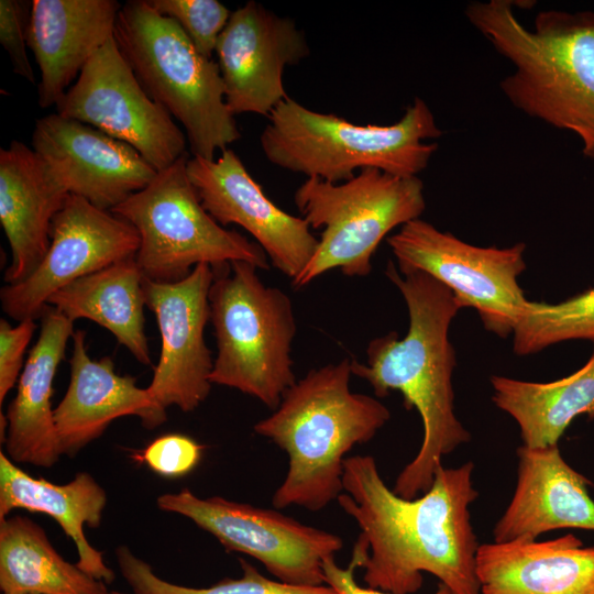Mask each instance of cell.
Listing matches in <instances>:
<instances>
[{
    "instance_id": "1",
    "label": "cell",
    "mask_w": 594,
    "mask_h": 594,
    "mask_svg": "<svg viewBox=\"0 0 594 594\" xmlns=\"http://www.w3.org/2000/svg\"><path fill=\"white\" fill-rule=\"evenodd\" d=\"M343 492L337 502L359 526L358 568L367 587L414 594L430 573L452 594H481L476 575L479 542L470 506L479 496L474 465L441 466L420 496H398L383 481L372 455L343 462Z\"/></svg>"
},
{
    "instance_id": "2",
    "label": "cell",
    "mask_w": 594,
    "mask_h": 594,
    "mask_svg": "<svg viewBox=\"0 0 594 594\" xmlns=\"http://www.w3.org/2000/svg\"><path fill=\"white\" fill-rule=\"evenodd\" d=\"M385 274L405 299L409 326L405 337L389 333L370 341L366 363L351 360L352 374L365 380L376 397L392 391L416 409L424 437L416 457L400 471L393 491L413 499L433 484L442 458L470 441L454 414L452 374L455 351L449 328L462 309L454 294L427 273L399 268L389 261Z\"/></svg>"
},
{
    "instance_id": "3",
    "label": "cell",
    "mask_w": 594,
    "mask_h": 594,
    "mask_svg": "<svg viewBox=\"0 0 594 594\" xmlns=\"http://www.w3.org/2000/svg\"><path fill=\"white\" fill-rule=\"evenodd\" d=\"M514 1H473L469 22L514 67L499 84L525 114L575 134L594 160V11H540L534 30L514 13Z\"/></svg>"
},
{
    "instance_id": "4",
    "label": "cell",
    "mask_w": 594,
    "mask_h": 594,
    "mask_svg": "<svg viewBox=\"0 0 594 594\" xmlns=\"http://www.w3.org/2000/svg\"><path fill=\"white\" fill-rule=\"evenodd\" d=\"M351 360L310 370L283 395L254 431L288 455L286 476L272 503L318 512L343 492V462L355 446L369 442L389 420L375 397L350 389Z\"/></svg>"
},
{
    "instance_id": "5",
    "label": "cell",
    "mask_w": 594,
    "mask_h": 594,
    "mask_svg": "<svg viewBox=\"0 0 594 594\" xmlns=\"http://www.w3.org/2000/svg\"><path fill=\"white\" fill-rule=\"evenodd\" d=\"M260 136L272 164L332 184L346 182L365 168L396 176H417L429 164L442 131L420 98L389 125H360L331 113L312 111L286 98L270 113Z\"/></svg>"
},
{
    "instance_id": "6",
    "label": "cell",
    "mask_w": 594,
    "mask_h": 594,
    "mask_svg": "<svg viewBox=\"0 0 594 594\" xmlns=\"http://www.w3.org/2000/svg\"><path fill=\"white\" fill-rule=\"evenodd\" d=\"M114 38L145 92L182 123L190 155L215 160L241 138L218 64L148 0L122 4Z\"/></svg>"
},
{
    "instance_id": "7",
    "label": "cell",
    "mask_w": 594,
    "mask_h": 594,
    "mask_svg": "<svg viewBox=\"0 0 594 594\" xmlns=\"http://www.w3.org/2000/svg\"><path fill=\"white\" fill-rule=\"evenodd\" d=\"M257 270L235 261L215 272L209 304L218 352L210 382L275 410L296 382L290 352L297 327L288 295L265 285Z\"/></svg>"
},
{
    "instance_id": "8",
    "label": "cell",
    "mask_w": 594,
    "mask_h": 594,
    "mask_svg": "<svg viewBox=\"0 0 594 594\" xmlns=\"http://www.w3.org/2000/svg\"><path fill=\"white\" fill-rule=\"evenodd\" d=\"M294 202L310 228L322 229L312 257L293 279L296 288L336 268L349 277L367 276L382 240L393 229L420 218L426 208L418 176L376 168L362 169L339 184L307 178L296 189Z\"/></svg>"
},
{
    "instance_id": "9",
    "label": "cell",
    "mask_w": 594,
    "mask_h": 594,
    "mask_svg": "<svg viewBox=\"0 0 594 594\" xmlns=\"http://www.w3.org/2000/svg\"><path fill=\"white\" fill-rule=\"evenodd\" d=\"M186 153L157 172L142 190L110 211L140 235L135 261L146 279L175 283L198 264L213 271L242 261L268 270L264 250L246 237L220 226L202 207L187 174Z\"/></svg>"
},
{
    "instance_id": "10",
    "label": "cell",
    "mask_w": 594,
    "mask_h": 594,
    "mask_svg": "<svg viewBox=\"0 0 594 594\" xmlns=\"http://www.w3.org/2000/svg\"><path fill=\"white\" fill-rule=\"evenodd\" d=\"M397 267L418 270L448 287L462 308H474L484 328L506 338L528 299L519 275L526 270L520 242L510 248L472 245L418 218L387 238Z\"/></svg>"
},
{
    "instance_id": "11",
    "label": "cell",
    "mask_w": 594,
    "mask_h": 594,
    "mask_svg": "<svg viewBox=\"0 0 594 594\" xmlns=\"http://www.w3.org/2000/svg\"><path fill=\"white\" fill-rule=\"evenodd\" d=\"M161 510L182 515L211 534L227 551L258 560L278 581L299 585L324 583L323 562L342 549L338 535L304 525L277 510L201 498L190 490L157 497Z\"/></svg>"
},
{
    "instance_id": "12",
    "label": "cell",
    "mask_w": 594,
    "mask_h": 594,
    "mask_svg": "<svg viewBox=\"0 0 594 594\" xmlns=\"http://www.w3.org/2000/svg\"><path fill=\"white\" fill-rule=\"evenodd\" d=\"M56 113L131 145L156 172L187 153L185 132L145 92L114 35L81 69Z\"/></svg>"
},
{
    "instance_id": "13",
    "label": "cell",
    "mask_w": 594,
    "mask_h": 594,
    "mask_svg": "<svg viewBox=\"0 0 594 594\" xmlns=\"http://www.w3.org/2000/svg\"><path fill=\"white\" fill-rule=\"evenodd\" d=\"M140 235L132 224L109 210L68 195L54 216L50 248L25 280L0 290L3 311L21 321L37 319L48 298L86 275L135 256Z\"/></svg>"
},
{
    "instance_id": "14",
    "label": "cell",
    "mask_w": 594,
    "mask_h": 594,
    "mask_svg": "<svg viewBox=\"0 0 594 594\" xmlns=\"http://www.w3.org/2000/svg\"><path fill=\"white\" fill-rule=\"evenodd\" d=\"M215 271L198 264L175 283L144 277L146 306L154 312L161 334V354L146 387L158 408L195 410L209 395L213 367L204 331L210 321L209 292Z\"/></svg>"
},
{
    "instance_id": "15",
    "label": "cell",
    "mask_w": 594,
    "mask_h": 594,
    "mask_svg": "<svg viewBox=\"0 0 594 594\" xmlns=\"http://www.w3.org/2000/svg\"><path fill=\"white\" fill-rule=\"evenodd\" d=\"M217 64L229 110L268 117L288 98L283 73L309 55L305 34L286 16L255 1L231 12L218 38Z\"/></svg>"
},
{
    "instance_id": "16",
    "label": "cell",
    "mask_w": 594,
    "mask_h": 594,
    "mask_svg": "<svg viewBox=\"0 0 594 594\" xmlns=\"http://www.w3.org/2000/svg\"><path fill=\"white\" fill-rule=\"evenodd\" d=\"M187 174L202 207L220 226L242 227L284 275L293 280L300 274L319 240L301 217L282 210L264 194L232 150L215 160L190 155Z\"/></svg>"
},
{
    "instance_id": "17",
    "label": "cell",
    "mask_w": 594,
    "mask_h": 594,
    "mask_svg": "<svg viewBox=\"0 0 594 594\" xmlns=\"http://www.w3.org/2000/svg\"><path fill=\"white\" fill-rule=\"evenodd\" d=\"M32 148L69 195L103 210L142 190L157 174L131 145L58 113L36 120Z\"/></svg>"
},
{
    "instance_id": "18",
    "label": "cell",
    "mask_w": 594,
    "mask_h": 594,
    "mask_svg": "<svg viewBox=\"0 0 594 594\" xmlns=\"http://www.w3.org/2000/svg\"><path fill=\"white\" fill-rule=\"evenodd\" d=\"M70 382L54 409V422L61 454L74 458L98 439L117 418L138 416L146 429L166 421V411L155 404L147 388L136 378L114 371L111 358L92 360L86 348V332L72 336Z\"/></svg>"
},
{
    "instance_id": "19",
    "label": "cell",
    "mask_w": 594,
    "mask_h": 594,
    "mask_svg": "<svg viewBox=\"0 0 594 594\" xmlns=\"http://www.w3.org/2000/svg\"><path fill=\"white\" fill-rule=\"evenodd\" d=\"M516 453V487L494 526V541L537 540L544 532L565 528L594 531L592 482L566 463L558 444L520 446Z\"/></svg>"
},
{
    "instance_id": "20",
    "label": "cell",
    "mask_w": 594,
    "mask_h": 594,
    "mask_svg": "<svg viewBox=\"0 0 594 594\" xmlns=\"http://www.w3.org/2000/svg\"><path fill=\"white\" fill-rule=\"evenodd\" d=\"M29 47L41 72L37 101L56 106L89 59L113 35L116 0H32Z\"/></svg>"
},
{
    "instance_id": "21",
    "label": "cell",
    "mask_w": 594,
    "mask_h": 594,
    "mask_svg": "<svg viewBox=\"0 0 594 594\" xmlns=\"http://www.w3.org/2000/svg\"><path fill=\"white\" fill-rule=\"evenodd\" d=\"M68 195L32 147L12 141L0 148V222L11 249L7 285L25 280L38 267L51 244L53 218Z\"/></svg>"
},
{
    "instance_id": "22",
    "label": "cell",
    "mask_w": 594,
    "mask_h": 594,
    "mask_svg": "<svg viewBox=\"0 0 594 594\" xmlns=\"http://www.w3.org/2000/svg\"><path fill=\"white\" fill-rule=\"evenodd\" d=\"M481 594H594V546L572 534L479 546Z\"/></svg>"
},
{
    "instance_id": "23",
    "label": "cell",
    "mask_w": 594,
    "mask_h": 594,
    "mask_svg": "<svg viewBox=\"0 0 594 594\" xmlns=\"http://www.w3.org/2000/svg\"><path fill=\"white\" fill-rule=\"evenodd\" d=\"M40 336L29 352L18 392L7 410L6 454L15 463L51 468L61 454L52 409L53 381L74 321L52 306L42 312Z\"/></svg>"
},
{
    "instance_id": "24",
    "label": "cell",
    "mask_w": 594,
    "mask_h": 594,
    "mask_svg": "<svg viewBox=\"0 0 594 594\" xmlns=\"http://www.w3.org/2000/svg\"><path fill=\"white\" fill-rule=\"evenodd\" d=\"M106 504V491L87 472L57 485L29 475L0 452V519L19 508L51 516L76 544L77 566L96 580L112 583L114 572L105 563L102 553L89 543L84 531L85 526H100Z\"/></svg>"
},
{
    "instance_id": "25",
    "label": "cell",
    "mask_w": 594,
    "mask_h": 594,
    "mask_svg": "<svg viewBox=\"0 0 594 594\" xmlns=\"http://www.w3.org/2000/svg\"><path fill=\"white\" fill-rule=\"evenodd\" d=\"M143 280L135 256L129 257L66 285L47 305L72 321L85 318L106 328L140 363L150 365Z\"/></svg>"
},
{
    "instance_id": "26",
    "label": "cell",
    "mask_w": 594,
    "mask_h": 594,
    "mask_svg": "<svg viewBox=\"0 0 594 594\" xmlns=\"http://www.w3.org/2000/svg\"><path fill=\"white\" fill-rule=\"evenodd\" d=\"M491 384L494 404L517 422L522 446H557L578 416L594 419V352L581 369L553 382L493 375Z\"/></svg>"
},
{
    "instance_id": "27",
    "label": "cell",
    "mask_w": 594,
    "mask_h": 594,
    "mask_svg": "<svg viewBox=\"0 0 594 594\" xmlns=\"http://www.w3.org/2000/svg\"><path fill=\"white\" fill-rule=\"evenodd\" d=\"M0 588L30 594L108 593L105 582L66 561L44 529L23 516L0 519Z\"/></svg>"
},
{
    "instance_id": "28",
    "label": "cell",
    "mask_w": 594,
    "mask_h": 594,
    "mask_svg": "<svg viewBox=\"0 0 594 594\" xmlns=\"http://www.w3.org/2000/svg\"><path fill=\"white\" fill-rule=\"evenodd\" d=\"M517 355L569 340L594 341V288L559 304L528 301L513 332Z\"/></svg>"
},
{
    "instance_id": "29",
    "label": "cell",
    "mask_w": 594,
    "mask_h": 594,
    "mask_svg": "<svg viewBox=\"0 0 594 594\" xmlns=\"http://www.w3.org/2000/svg\"><path fill=\"white\" fill-rule=\"evenodd\" d=\"M120 572L134 594H339L328 584L299 585L273 581L261 574L248 561L240 559L243 574L239 579H222L209 587H187L158 578L151 565L127 546L116 549Z\"/></svg>"
},
{
    "instance_id": "30",
    "label": "cell",
    "mask_w": 594,
    "mask_h": 594,
    "mask_svg": "<svg viewBox=\"0 0 594 594\" xmlns=\"http://www.w3.org/2000/svg\"><path fill=\"white\" fill-rule=\"evenodd\" d=\"M161 14L175 20L196 50L212 59L231 12L218 0H148Z\"/></svg>"
},
{
    "instance_id": "31",
    "label": "cell",
    "mask_w": 594,
    "mask_h": 594,
    "mask_svg": "<svg viewBox=\"0 0 594 594\" xmlns=\"http://www.w3.org/2000/svg\"><path fill=\"white\" fill-rule=\"evenodd\" d=\"M33 2L29 0L0 1V43L8 53L13 73L35 84L26 48Z\"/></svg>"
},
{
    "instance_id": "32",
    "label": "cell",
    "mask_w": 594,
    "mask_h": 594,
    "mask_svg": "<svg viewBox=\"0 0 594 594\" xmlns=\"http://www.w3.org/2000/svg\"><path fill=\"white\" fill-rule=\"evenodd\" d=\"M204 447L184 435H165L152 441L135 459L165 477H179L199 463Z\"/></svg>"
},
{
    "instance_id": "33",
    "label": "cell",
    "mask_w": 594,
    "mask_h": 594,
    "mask_svg": "<svg viewBox=\"0 0 594 594\" xmlns=\"http://www.w3.org/2000/svg\"><path fill=\"white\" fill-rule=\"evenodd\" d=\"M35 319L26 318L15 327L0 320V404L19 381L24 353L36 329Z\"/></svg>"
},
{
    "instance_id": "34",
    "label": "cell",
    "mask_w": 594,
    "mask_h": 594,
    "mask_svg": "<svg viewBox=\"0 0 594 594\" xmlns=\"http://www.w3.org/2000/svg\"><path fill=\"white\" fill-rule=\"evenodd\" d=\"M356 564L351 560L348 568L337 564L334 557L328 558L323 562L324 583L332 586L339 594H388L371 587H362L354 579ZM433 594H452L451 591L439 583Z\"/></svg>"
},
{
    "instance_id": "35",
    "label": "cell",
    "mask_w": 594,
    "mask_h": 594,
    "mask_svg": "<svg viewBox=\"0 0 594 594\" xmlns=\"http://www.w3.org/2000/svg\"><path fill=\"white\" fill-rule=\"evenodd\" d=\"M107 594H123V593H120V592H116V591H108Z\"/></svg>"
},
{
    "instance_id": "36",
    "label": "cell",
    "mask_w": 594,
    "mask_h": 594,
    "mask_svg": "<svg viewBox=\"0 0 594 594\" xmlns=\"http://www.w3.org/2000/svg\"><path fill=\"white\" fill-rule=\"evenodd\" d=\"M3 594H30V593H3Z\"/></svg>"
}]
</instances>
